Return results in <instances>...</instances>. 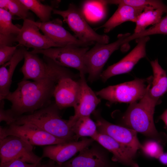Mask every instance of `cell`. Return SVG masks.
<instances>
[{
    "label": "cell",
    "instance_id": "1",
    "mask_svg": "<svg viewBox=\"0 0 167 167\" xmlns=\"http://www.w3.org/2000/svg\"><path fill=\"white\" fill-rule=\"evenodd\" d=\"M53 62L47 77L33 81L22 80L18 83L15 90L10 92L6 97L5 99L11 103V108L6 110L15 120L25 113H32L50 104L58 81L65 77L73 78V74L68 69Z\"/></svg>",
    "mask_w": 167,
    "mask_h": 167
},
{
    "label": "cell",
    "instance_id": "2",
    "mask_svg": "<svg viewBox=\"0 0 167 167\" xmlns=\"http://www.w3.org/2000/svg\"><path fill=\"white\" fill-rule=\"evenodd\" d=\"M149 85L143 97L138 102L130 104L122 118L121 122L123 126L165 145L167 135L158 131L153 120L155 107L160 103L149 96L148 92Z\"/></svg>",
    "mask_w": 167,
    "mask_h": 167
},
{
    "label": "cell",
    "instance_id": "3",
    "mask_svg": "<svg viewBox=\"0 0 167 167\" xmlns=\"http://www.w3.org/2000/svg\"><path fill=\"white\" fill-rule=\"evenodd\" d=\"M60 110L55 103H51L32 113L17 118L13 124H31L59 139L75 141L74 134L68 120L62 118Z\"/></svg>",
    "mask_w": 167,
    "mask_h": 167
},
{
    "label": "cell",
    "instance_id": "4",
    "mask_svg": "<svg viewBox=\"0 0 167 167\" xmlns=\"http://www.w3.org/2000/svg\"><path fill=\"white\" fill-rule=\"evenodd\" d=\"M54 14L59 15L63 21L68 25L74 33L75 36L80 41L87 43L94 42L102 44H108L109 36L96 32L88 24L82 10L73 3H70L66 10L53 9Z\"/></svg>",
    "mask_w": 167,
    "mask_h": 167
},
{
    "label": "cell",
    "instance_id": "5",
    "mask_svg": "<svg viewBox=\"0 0 167 167\" xmlns=\"http://www.w3.org/2000/svg\"><path fill=\"white\" fill-rule=\"evenodd\" d=\"M152 76L147 79L134 80L115 85L110 86L95 92L97 96L111 103L130 104L137 101L145 94Z\"/></svg>",
    "mask_w": 167,
    "mask_h": 167
},
{
    "label": "cell",
    "instance_id": "6",
    "mask_svg": "<svg viewBox=\"0 0 167 167\" xmlns=\"http://www.w3.org/2000/svg\"><path fill=\"white\" fill-rule=\"evenodd\" d=\"M89 50L88 46L70 45L45 49H33L30 52L33 54H42L60 66L75 69L79 71V74L85 75L87 72L84 57Z\"/></svg>",
    "mask_w": 167,
    "mask_h": 167
},
{
    "label": "cell",
    "instance_id": "7",
    "mask_svg": "<svg viewBox=\"0 0 167 167\" xmlns=\"http://www.w3.org/2000/svg\"><path fill=\"white\" fill-rule=\"evenodd\" d=\"M130 35L129 33L119 34L118 39L110 44L96 43L87 51L84 57V62L90 81H93L100 76L110 56L120 47L125 45V38Z\"/></svg>",
    "mask_w": 167,
    "mask_h": 167
},
{
    "label": "cell",
    "instance_id": "8",
    "mask_svg": "<svg viewBox=\"0 0 167 167\" xmlns=\"http://www.w3.org/2000/svg\"><path fill=\"white\" fill-rule=\"evenodd\" d=\"M8 125L4 127L0 126V139L14 135L32 146H47L70 141L58 138L31 124Z\"/></svg>",
    "mask_w": 167,
    "mask_h": 167
},
{
    "label": "cell",
    "instance_id": "9",
    "mask_svg": "<svg viewBox=\"0 0 167 167\" xmlns=\"http://www.w3.org/2000/svg\"><path fill=\"white\" fill-rule=\"evenodd\" d=\"M0 164L15 160L40 164L42 159L33 152V146L20 138L9 135L0 139Z\"/></svg>",
    "mask_w": 167,
    "mask_h": 167
},
{
    "label": "cell",
    "instance_id": "10",
    "mask_svg": "<svg viewBox=\"0 0 167 167\" xmlns=\"http://www.w3.org/2000/svg\"><path fill=\"white\" fill-rule=\"evenodd\" d=\"M94 142L78 155L61 164L62 167H118L110 159L104 148Z\"/></svg>",
    "mask_w": 167,
    "mask_h": 167
},
{
    "label": "cell",
    "instance_id": "11",
    "mask_svg": "<svg viewBox=\"0 0 167 167\" xmlns=\"http://www.w3.org/2000/svg\"><path fill=\"white\" fill-rule=\"evenodd\" d=\"M96 115L95 122L99 132L108 135L136 153L141 149L142 144L137 137V132L124 126L112 124Z\"/></svg>",
    "mask_w": 167,
    "mask_h": 167
},
{
    "label": "cell",
    "instance_id": "12",
    "mask_svg": "<svg viewBox=\"0 0 167 167\" xmlns=\"http://www.w3.org/2000/svg\"><path fill=\"white\" fill-rule=\"evenodd\" d=\"M149 40V36L136 39V45L128 54L102 72L100 77L103 81L105 82L112 77L130 71L140 59L146 56V44Z\"/></svg>",
    "mask_w": 167,
    "mask_h": 167
},
{
    "label": "cell",
    "instance_id": "13",
    "mask_svg": "<svg viewBox=\"0 0 167 167\" xmlns=\"http://www.w3.org/2000/svg\"><path fill=\"white\" fill-rule=\"evenodd\" d=\"M92 138H83L80 141H71L46 146L43 148L42 158L47 157L60 164L68 161L77 153L92 144Z\"/></svg>",
    "mask_w": 167,
    "mask_h": 167
},
{
    "label": "cell",
    "instance_id": "14",
    "mask_svg": "<svg viewBox=\"0 0 167 167\" xmlns=\"http://www.w3.org/2000/svg\"><path fill=\"white\" fill-rule=\"evenodd\" d=\"M32 20H24L20 32L16 37V41L18 43V45L37 49L62 47L41 34L39 28L32 23Z\"/></svg>",
    "mask_w": 167,
    "mask_h": 167
},
{
    "label": "cell",
    "instance_id": "15",
    "mask_svg": "<svg viewBox=\"0 0 167 167\" xmlns=\"http://www.w3.org/2000/svg\"><path fill=\"white\" fill-rule=\"evenodd\" d=\"M113 154L112 160L128 167H139L135 160L136 153L106 135L98 131L92 138Z\"/></svg>",
    "mask_w": 167,
    "mask_h": 167
},
{
    "label": "cell",
    "instance_id": "16",
    "mask_svg": "<svg viewBox=\"0 0 167 167\" xmlns=\"http://www.w3.org/2000/svg\"><path fill=\"white\" fill-rule=\"evenodd\" d=\"M32 22L44 35L62 47L70 45L87 47L93 44L82 42L72 35L63 27L62 22L59 19L45 22H35L33 20Z\"/></svg>",
    "mask_w": 167,
    "mask_h": 167
},
{
    "label": "cell",
    "instance_id": "17",
    "mask_svg": "<svg viewBox=\"0 0 167 167\" xmlns=\"http://www.w3.org/2000/svg\"><path fill=\"white\" fill-rule=\"evenodd\" d=\"M79 75L80 79L79 82L80 90L79 96L76 105L74 107L75 114L68 120L69 125L71 127L79 118L90 116L101 102L96 93L88 85L85 75Z\"/></svg>",
    "mask_w": 167,
    "mask_h": 167
},
{
    "label": "cell",
    "instance_id": "18",
    "mask_svg": "<svg viewBox=\"0 0 167 167\" xmlns=\"http://www.w3.org/2000/svg\"><path fill=\"white\" fill-rule=\"evenodd\" d=\"M44 59L37 54L25 50L24 62L21 68L23 75L22 80L37 81L47 77L52 69V61L44 56Z\"/></svg>",
    "mask_w": 167,
    "mask_h": 167
},
{
    "label": "cell",
    "instance_id": "19",
    "mask_svg": "<svg viewBox=\"0 0 167 167\" xmlns=\"http://www.w3.org/2000/svg\"><path fill=\"white\" fill-rule=\"evenodd\" d=\"M80 90L79 81H76L70 77L62 78L57 84L54 92L55 104L60 110L74 107L78 101Z\"/></svg>",
    "mask_w": 167,
    "mask_h": 167
},
{
    "label": "cell",
    "instance_id": "20",
    "mask_svg": "<svg viewBox=\"0 0 167 167\" xmlns=\"http://www.w3.org/2000/svg\"><path fill=\"white\" fill-rule=\"evenodd\" d=\"M26 49H17L11 59L0 68V100H4L10 92L12 76L19 63L24 58Z\"/></svg>",
    "mask_w": 167,
    "mask_h": 167
},
{
    "label": "cell",
    "instance_id": "21",
    "mask_svg": "<svg viewBox=\"0 0 167 167\" xmlns=\"http://www.w3.org/2000/svg\"><path fill=\"white\" fill-rule=\"evenodd\" d=\"M144 9L120 4L112 16L102 25L96 29L104 28V32L107 33L115 27L126 21L135 22L138 16Z\"/></svg>",
    "mask_w": 167,
    "mask_h": 167
},
{
    "label": "cell",
    "instance_id": "22",
    "mask_svg": "<svg viewBox=\"0 0 167 167\" xmlns=\"http://www.w3.org/2000/svg\"><path fill=\"white\" fill-rule=\"evenodd\" d=\"M153 76L148 89L150 96L160 103V99L167 92V75L166 71L159 64L158 59L150 62Z\"/></svg>",
    "mask_w": 167,
    "mask_h": 167
},
{
    "label": "cell",
    "instance_id": "23",
    "mask_svg": "<svg viewBox=\"0 0 167 167\" xmlns=\"http://www.w3.org/2000/svg\"><path fill=\"white\" fill-rule=\"evenodd\" d=\"M165 12L160 9L153 7L145 8L138 16L135 22L136 26L135 33H138L144 31L150 25H154L159 22Z\"/></svg>",
    "mask_w": 167,
    "mask_h": 167
},
{
    "label": "cell",
    "instance_id": "24",
    "mask_svg": "<svg viewBox=\"0 0 167 167\" xmlns=\"http://www.w3.org/2000/svg\"><path fill=\"white\" fill-rule=\"evenodd\" d=\"M74 134L75 141L79 138L89 137L92 138L98 132L96 122L90 118V116L79 118L71 126Z\"/></svg>",
    "mask_w": 167,
    "mask_h": 167
},
{
    "label": "cell",
    "instance_id": "25",
    "mask_svg": "<svg viewBox=\"0 0 167 167\" xmlns=\"http://www.w3.org/2000/svg\"><path fill=\"white\" fill-rule=\"evenodd\" d=\"M29 10L35 14L41 22L50 21L51 13L54 9L52 6L43 4L39 0H20Z\"/></svg>",
    "mask_w": 167,
    "mask_h": 167
},
{
    "label": "cell",
    "instance_id": "26",
    "mask_svg": "<svg viewBox=\"0 0 167 167\" xmlns=\"http://www.w3.org/2000/svg\"><path fill=\"white\" fill-rule=\"evenodd\" d=\"M107 4H125L131 6L144 9L153 7L163 10L167 13V6L162 1L156 0H106Z\"/></svg>",
    "mask_w": 167,
    "mask_h": 167
},
{
    "label": "cell",
    "instance_id": "27",
    "mask_svg": "<svg viewBox=\"0 0 167 167\" xmlns=\"http://www.w3.org/2000/svg\"><path fill=\"white\" fill-rule=\"evenodd\" d=\"M156 34L167 35V14L161 18L159 23L139 33H134L127 36L125 39V41L126 43H128L134 39Z\"/></svg>",
    "mask_w": 167,
    "mask_h": 167
},
{
    "label": "cell",
    "instance_id": "28",
    "mask_svg": "<svg viewBox=\"0 0 167 167\" xmlns=\"http://www.w3.org/2000/svg\"><path fill=\"white\" fill-rule=\"evenodd\" d=\"M12 15L9 11L0 8V34L17 36L21 28L12 22Z\"/></svg>",
    "mask_w": 167,
    "mask_h": 167
},
{
    "label": "cell",
    "instance_id": "29",
    "mask_svg": "<svg viewBox=\"0 0 167 167\" xmlns=\"http://www.w3.org/2000/svg\"><path fill=\"white\" fill-rule=\"evenodd\" d=\"M141 150L148 156L157 159L164 152L162 144L153 139L146 141L143 144Z\"/></svg>",
    "mask_w": 167,
    "mask_h": 167
},
{
    "label": "cell",
    "instance_id": "30",
    "mask_svg": "<svg viewBox=\"0 0 167 167\" xmlns=\"http://www.w3.org/2000/svg\"><path fill=\"white\" fill-rule=\"evenodd\" d=\"M8 10L12 16L16 15L24 20L31 19L29 10L20 0H9Z\"/></svg>",
    "mask_w": 167,
    "mask_h": 167
},
{
    "label": "cell",
    "instance_id": "31",
    "mask_svg": "<svg viewBox=\"0 0 167 167\" xmlns=\"http://www.w3.org/2000/svg\"><path fill=\"white\" fill-rule=\"evenodd\" d=\"M17 49V46H0V66L10 61L12 58Z\"/></svg>",
    "mask_w": 167,
    "mask_h": 167
},
{
    "label": "cell",
    "instance_id": "32",
    "mask_svg": "<svg viewBox=\"0 0 167 167\" xmlns=\"http://www.w3.org/2000/svg\"><path fill=\"white\" fill-rule=\"evenodd\" d=\"M41 164H31L20 160H15L1 164L0 167H40Z\"/></svg>",
    "mask_w": 167,
    "mask_h": 167
},
{
    "label": "cell",
    "instance_id": "33",
    "mask_svg": "<svg viewBox=\"0 0 167 167\" xmlns=\"http://www.w3.org/2000/svg\"><path fill=\"white\" fill-rule=\"evenodd\" d=\"M4 100H0V122L4 121L7 125L14 123V119L9 115L6 110L4 109Z\"/></svg>",
    "mask_w": 167,
    "mask_h": 167
},
{
    "label": "cell",
    "instance_id": "34",
    "mask_svg": "<svg viewBox=\"0 0 167 167\" xmlns=\"http://www.w3.org/2000/svg\"><path fill=\"white\" fill-rule=\"evenodd\" d=\"M17 36L14 35H4L0 34V46H12V44L16 41Z\"/></svg>",
    "mask_w": 167,
    "mask_h": 167
},
{
    "label": "cell",
    "instance_id": "35",
    "mask_svg": "<svg viewBox=\"0 0 167 167\" xmlns=\"http://www.w3.org/2000/svg\"><path fill=\"white\" fill-rule=\"evenodd\" d=\"M41 167H62L61 164L49 159L45 163L41 164Z\"/></svg>",
    "mask_w": 167,
    "mask_h": 167
},
{
    "label": "cell",
    "instance_id": "36",
    "mask_svg": "<svg viewBox=\"0 0 167 167\" xmlns=\"http://www.w3.org/2000/svg\"><path fill=\"white\" fill-rule=\"evenodd\" d=\"M161 163L167 166V152H163L158 159Z\"/></svg>",
    "mask_w": 167,
    "mask_h": 167
},
{
    "label": "cell",
    "instance_id": "37",
    "mask_svg": "<svg viewBox=\"0 0 167 167\" xmlns=\"http://www.w3.org/2000/svg\"><path fill=\"white\" fill-rule=\"evenodd\" d=\"M9 0H0V8L8 11V6Z\"/></svg>",
    "mask_w": 167,
    "mask_h": 167
},
{
    "label": "cell",
    "instance_id": "38",
    "mask_svg": "<svg viewBox=\"0 0 167 167\" xmlns=\"http://www.w3.org/2000/svg\"><path fill=\"white\" fill-rule=\"evenodd\" d=\"M159 118L163 121L167 127V109L160 116Z\"/></svg>",
    "mask_w": 167,
    "mask_h": 167
},
{
    "label": "cell",
    "instance_id": "39",
    "mask_svg": "<svg viewBox=\"0 0 167 167\" xmlns=\"http://www.w3.org/2000/svg\"><path fill=\"white\" fill-rule=\"evenodd\" d=\"M40 167H41V165H40Z\"/></svg>",
    "mask_w": 167,
    "mask_h": 167
}]
</instances>
